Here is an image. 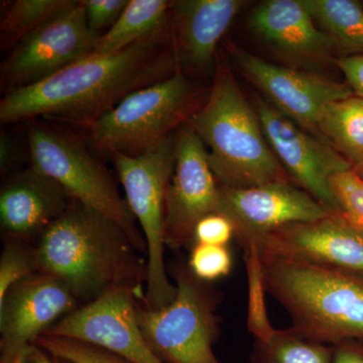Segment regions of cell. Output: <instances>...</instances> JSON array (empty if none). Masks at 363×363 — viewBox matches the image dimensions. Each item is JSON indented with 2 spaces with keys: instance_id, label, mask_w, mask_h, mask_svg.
Wrapping results in <instances>:
<instances>
[{
  "instance_id": "cell-1",
  "label": "cell",
  "mask_w": 363,
  "mask_h": 363,
  "mask_svg": "<svg viewBox=\"0 0 363 363\" xmlns=\"http://www.w3.org/2000/svg\"><path fill=\"white\" fill-rule=\"evenodd\" d=\"M175 45L169 23L113 54H91L35 84L6 93L0 123L37 116L90 125L131 93L174 75Z\"/></svg>"
},
{
  "instance_id": "cell-2",
  "label": "cell",
  "mask_w": 363,
  "mask_h": 363,
  "mask_svg": "<svg viewBox=\"0 0 363 363\" xmlns=\"http://www.w3.org/2000/svg\"><path fill=\"white\" fill-rule=\"evenodd\" d=\"M33 247L38 272L61 281L81 306L118 290L143 302L147 260L123 227L97 210L72 200Z\"/></svg>"
},
{
  "instance_id": "cell-3",
  "label": "cell",
  "mask_w": 363,
  "mask_h": 363,
  "mask_svg": "<svg viewBox=\"0 0 363 363\" xmlns=\"http://www.w3.org/2000/svg\"><path fill=\"white\" fill-rule=\"evenodd\" d=\"M201 138L217 181L248 188L290 177L272 152L253 111L226 62L217 59L213 84L205 104L187 121Z\"/></svg>"
},
{
  "instance_id": "cell-4",
  "label": "cell",
  "mask_w": 363,
  "mask_h": 363,
  "mask_svg": "<svg viewBox=\"0 0 363 363\" xmlns=\"http://www.w3.org/2000/svg\"><path fill=\"white\" fill-rule=\"evenodd\" d=\"M260 255L267 293L290 315L294 330L330 346L363 341V272Z\"/></svg>"
},
{
  "instance_id": "cell-5",
  "label": "cell",
  "mask_w": 363,
  "mask_h": 363,
  "mask_svg": "<svg viewBox=\"0 0 363 363\" xmlns=\"http://www.w3.org/2000/svg\"><path fill=\"white\" fill-rule=\"evenodd\" d=\"M172 274L176 295L171 304L152 310L138 303L143 337L164 363H222L213 348L219 336L216 312L222 294L198 279L188 264H175Z\"/></svg>"
},
{
  "instance_id": "cell-6",
  "label": "cell",
  "mask_w": 363,
  "mask_h": 363,
  "mask_svg": "<svg viewBox=\"0 0 363 363\" xmlns=\"http://www.w3.org/2000/svg\"><path fill=\"white\" fill-rule=\"evenodd\" d=\"M126 203L147 243V279L142 304L159 310L171 304L176 286L167 276L164 223L169 181L176 160V135L138 157L111 155Z\"/></svg>"
},
{
  "instance_id": "cell-7",
  "label": "cell",
  "mask_w": 363,
  "mask_h": 363,
  "mask_svg": "<svg viewBox=\"0 0 363 363\" xmlns=\"http://www.w3.org/2000/svg\"><path fill=\"white\" fill-rule=\"evenodd\" d=\"M194 90L183 72L131 93L88 125V140L107 154L138 157L161 145L190 118Z\"/></svg>"
},
{
  "instance_id": "cell-8",
  "label": "cell",
  "mask_w": 363,
  "mask_h": 363,
  "mask_svg": "<svg viewBox=\"0 0 363 363\" xmlns=\"http://www.w3.org/2000/svg\"><path fill=\"white\" fill-rule=\"evenodd\" d=\"M32 168L58 182L72 200L101 212L118 223L145 255L147 243L126 200L107 169L82 143L57 131L33 126L28 133Z\"/></svg>"
},
{
  "instance_id": "cell-9",
  "label": "cell",
  "mask_w": 363,
  "mask_h": 363,
  "mask_svg": "<svg viewBox=\"0 0 363 363\" xmlns=\"http://www.w3.org/2000/svg\"><path fill=\"white\" fill-rule=\"evenodd\" d=\"M100 37L90 30L84 6L75 0L14 45L1 65V85L7 93L51 77L93 54Z\"/></svg>"
},
{
  "instance_id": "cell-10",
  "label": "cell",
  "mask_w": 363,
  "mask_h": 363,
  "mask_svg": "<svg viewBox=\"0 0 363 363\" xmlns=\"http://www.w3.org/2000/svg\"><path fill=\"white\" fill-rule=\"evenodd\" d=\"M219 200V183L208 162L206 147L186 123L176 135L175 168L166 201V247H192L196 224L218 212Z\"/></svg>"
},
{
  "instance_id": "cell-11",
  "label": "cell",
  "mask_w": 363,
  "mask_h": 363,
  "mask_svg": "<svg viewBox=\"0 0 363 363\" xmlns=\"http://www.w3.org/2000/svg\"><path fill=\"white\" fill-rule=\"evenodd\" d=\"M227 49L236 69L264 93L269 104L321 140L318 121L325 107L354 95L348 84L269 63L235 45Z\"/></svg>"
},
{
  "instance_id": "cell-12",
  "label": "cell",
  "mask_w": 363,
  "mask_h": 363,
  "mask_svg": "<svg viewBox=\"0 0 363 363\" xmlns=\"http://www.w3.org/2000/svg\"><path fill=\"white\" fill-rule=\"evenodd\" d=\"M219 213L234 227V238L243 250L259 247L269 234L291 224L319 220L328 210L291 182H274L248 188L219 184Z\"/></svg>"
},
{
  "instance_id": "cell-13",
  "label": "cell",
  "mask_w": 363,
  "mask_h": 363,
  "mask_svg": "<svg viewBox=\"0 0 363 363\" xmlns=\"http://www.w3.org/2000/svg\"><path fill=\"white\" fill-rule=\"evenodd\" d=\"M257 111L267 142L289 177L331 214H338L330 178L352 169L350 162L328 143L303 130L269 102L257 100Z\"/></svg>"
},
{
  "instance_id": "cell-14",
  "label": "cell",
  "mask_w": 363,
  "mask_h": 363,
  "mask_svg": "<svg viewBox=\"0 0 363 363\" xmlns=\"http://www.w3.org/2000/svg\"><path fill=\"white\" fill-rule=\"evenodd\" d=\"M81 307L58 279L35 272L0 300V363H21L50 327Z\"/></svg>"
},
{
  "instance_id": "cell-15",
  "label": "cell",
  "mask_w": 363,
  "mask_h": 363,
  "mask_svg": "<svg viewBox=\"0 0 363 363\" xmlns=\"http://www.w3.org/2000/svg\"><path fill=\"white\" fill-rule=\"evenodd\" d=\"M138 302L140 298L131 291H113L62 318L43 335L92 344L131 363H164L140 331Z\"/></svg>"
},
{
  "instance_id": "cell-16",
  "label": "cell",
  "mask_w": 363,
  "mask_h": 363,
  "mask_svg": "<svg viewBox=\"0 0 363 363\" xmlns=\"http://www.w3.org/2000/svg\"><path fill=\"white\" fill-rule=\"evenodd\" d=\"M267 257H291L320 266L363 272V233L339 214L281 227L259 243Z\"/></svg>"
},
{
  "instance_id": "cell-17",
  "label": "cell",
  "mask_w": 363,
  "mask_h": 363,
  "mask_svg": "<svg viewBox=\"0 0 363 363\" xmlns=\"http://www.w3.org/2000/svg\"><path fill=\"white\" fill-rule=\"evenodd\" d=\"M70 196L50 177L30 167L14 174L0 192V226L4 240L33 243L66 211Z\"/></svg>"
},
{
  "instance_id": "cell-18",
  "label": "cell",
  "mask_w": 363,
  "mask_h": 363,
  "mask_svg": "<svg viewBox=\"0 0 363 363\" xmlns=\"http://www.w3.org/2000/svg\"><path fill=\"white\" fill-rule=\"evenodd\" d=\"M248 26L286 58L303 65L330 61V38L317 26L304 0H267L253 9Z\"/></svg>"
},
{
  "instance_id": "cell-19",
  "label": "cell",
  "mask_w": 363,
  "mask_h": 363,
  "mask_svg": "<svg viewBox=\"0 0 363 363\" xmlns=\"http://www.w3.org/2000/svg\"><path fill=\"white\" fill-rule=\"evenodd\" d=\"M245 2L241 0L172 1L169 28L177 58L198 69L211 66L219 40Z\"/></svg>"
},
{
  "instance_id": "cell-20",
  "label": "cell",
  "mask_w": 363,
  "mask_h": 363,
  "mask_svg": "<svg viewBox=\"0 0 363 363\" xmlns=\"http://www.w3.org/2000/svg\"><path fill=\"white\" fill-rule=\"evenodd\" d=\"M171 6L167 0H130L114 26L99 38L93 54H113L162 30L169 23Z\"/></svg>"
},
{
  "instance_id": "cell-21",
  "label": "cell",
  "mask_w": 363,
  "mask_h": 363,
  "mask_svg": "<svg viewBox=\"0 0 363 363\" xmlns=\"http://www.w3.org/2000/svg\"><path fill=\"white\" fill-rule=\"evenodd\" d=\"M317 26L342 57L363 56V6L353 0H304Z\"/></svg>"
},
{
  "instance_id": "cell-22",
  "label": "cell",
  "mask_w": 363,
  "mask_h": 363,
  "mask_svg": "<svg viewBox=\"0 0 363 363\" xmlns=\"http://www.w3.org/2000/svg\"><path fill=\"white\" fill-rule=\"evenodd\" d=\"M325 142L352 166L363 157V98L352 96L327 105L318 121Z\"/></svg>"
},
{
  "instance_id": "cell-23",
  "label": "cell",
  "mask_w": 363,
  "mask_h": 363,
  "mask_svg": "<svg viewBox=\"0 0 363 363\" xmlns=\"http://www.w3.org/2000/svg\"><path fill=\"white\" fill-rule=\"evenodd\" d=\"M333 347L301 335L292 327L277 329L266 341H255L253 363H332Z\"/></svg>"
},
{
  "instance_id": "cell-24",
  "label": "cell",
  "mask_w": 363,
  "mask_h": 363,
  "mask_svg": "<svg viewBox=\"0 0 363 363\" xmlns=\"http://www.w3.org/2000/svg\"><path fill=\"white\" fill-rule=\"evenodd\" d=\"M75 0H16L2 14V39L16 45L35 30L63 13Z\"/></svg>"
},
{
  "instance_id": "cell-25",
  "label": "cell",
  "mask_w": 363,
  "mask_h": 363,
  "mask_svg": "<svg viewBox=\"0 0 363 363\" xmlns=\"http://www.w3.org/2000/svg\"><path fill=\"white\" fill-rule=\"evenodd\" d=\"M245 260L248 281L247 329L257 341L271 338L274 328L266 306L267 285L259 247L250 245L245 248Z\"/></svg>"
},
{
  "instance_id": "cell-26",
  "label": "cell",
  "mask_w": 363,
  "mask_h": 363,
  "mask_svg": "<svg viewBox=\"0 0 363 363\" xmlns=\"http://www.w3.org/2000/svg\"><path fill=\"white\" fill-rule=\"evenodd\" d=\"M330 189L341 218L363 233V178L352 169L340 172L331 177Z\"/></svg>"
},
{
  "instance_id": "cell-27",
  "label": "cell",
  "mask_w": 363,
  "mask_h": 363,
  "mask_svg": "<svg viewBox=\"0 0 363 363\" xmlns=\"http://www.w3.org/2000/svg\"><path fill=\"white\" fill-rule=\"evenodd\" d=\"M38 272L33 243L4 240L0 257V300L11 286Z\"/></svg>"
},
{
  "instance_id": "cell-28",
  "label": "cell",
  "mask_w": 363,
  "mask_h": 363,
  "mask_svg": "<svg viewBox=\"0 0 363 363\" xmlns=\"http://www.w3.org/2000/svg\"><path fill=\"white\" fill-rule=\"evenodd\" d=\"M33 344L71 363H131L111 351L70 338L40 335Z\"/></svg>"
},
{
  "instance_id": "cell-29",
  "label": "cell",
  "mask_w": 363,
  "mask_h": 363,
  "mask_svg": "<svg viewBox=\"0 0 363 363\" xmlns=\"http://www.w3.org/2000/svg\"><path fill=\"white\" fill-rule=\"evenodd\" d=\"M188 267L198 279L210 283L228 276L233 269V255L227 247L197 243L191 247Z\"/></svg>"
},
{
  "instance_id": "cell-30",
  "label": "cell",
  "mask_w": 363,
  "mask_h": 363,
  "mask_svg": "<svg viewBox=\"0 0 363 363\" xmlns=\"http://www.w3.org/2000/svg\"><path fill=\"white\" fill-rule=\"evenodd\" d=\"M130 0H82L88 26L93 33L102 35L111 30L123 13Z\"/></svg>"
},
{
  "instance_id": "cell-31",
  "label": "cell",
  "mask_w": 363,
  "mask_h": 363,
  "mask_svg": "<svg viewBox=\"0 0 363 363\" xmlns=\"http://www.w3.org/2000/svg\"><path fill=\"white\" fill-rule=\"evenodd\" d=\"M233 238H234L233 224L223 214L216 212V213L203 217L196 224L193 245L198 243V245L227 247Z\"/></svg>"
},
{
  "instance_id": "cell-32",
  "label": "cell",
  "mask_w": 363,
  "mask_h": 363,
  "mask_svg": "<svg viewBox=\"0 0 363 363\" xmlns=\"http://www.w3.org/2000/svg\"><path fill=\"white\" fill-rule=\"evenodd\" d=\"M334 62L345 75L353 94L363 98V56L340 57Z\"/></svg>"
},
{
  "instance_id": "cell-33",
  "label": "cell",
  "mask_w": 363,
  "mask_h": 363,
  "mask_svg": "<svg viewBox=\"0 0 363 363\" xmlns=\"http://www.w3.org/2000/svg\"><path fill=\"white\" fill-rule=\"evenodd\" d=\"M332 347V363H363V341H345Z\"/></svg>"
},
{
  "instance_id": "cell-34",
  "label": "cell",
  "mask_w": 363,
  "mask_h": 363,
  "mask_svg": "<svg viewBox=\"0 0 363 363\" xmlns=\"http://www.w3.org/2000/svg\"><path fill=\"white\" fill-rule=\"evenodd\" d=\"M21 363H71L62 359L51 353L43 350L40 346L33 344L30 350L26 351L25 357L21 359Z\"/></svg>"
},
{
  "instance_id": "cell-35",
  "label": "cell",
  "mask_w": 363,
  "mask_h": 363,
  "mask_svg": "<svg viewBox=\"0 0 363 363\" xmlns=\"http://www.w3.org/2000/svg\"><path fill=\"white\" fill-rule=\"evenodd\" d=\"M13 143L9 136L2 135L0 140V168L1 173H6L13 164Z\"/></svg>"
},
{
  "instance_id": "cell-36",
  "label": "cell",
  "mask_w": 363,
  "mask_h": 363,
  "mask_svg": "<svg viewBox=\"0 0 363 363\" xmlns=\"http://www.w3.org/2000/svg\"><path fill=\"white\" fill-rule=\"evenodd\" d=\"M352 169L363 178V157L352 164Z\"/></svg>"
}]
</instances>
